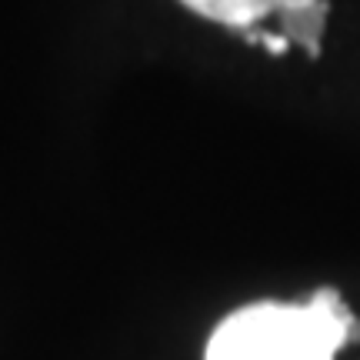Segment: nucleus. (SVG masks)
I'll list each match as a JSON object with an SVG mask.
<instances>
[{"label": "nucleus", "mask_w": 360, "mask_h": 360, "mask_svg": "<svg viewBox=\"0 0 360 360\" xmlns=\"http://www.w3.org/2000/svg\"><path fill=\"white\" fill-rule=\"evenodd\" d=\"M180 4L227 27H250L270 11H281V0H180Z\"/></svg>", "instance_id": "f257e3e1"}, {"label": "nucleus", "mask_w": 360, "mask_h": 360, "mask_svg": "<svg viewBox=\"0 0 360 360\" xmlns=\"http://www.w3.org/2000/svg\"><path fill=\"white\" fill-rule=\"evenodd\" d=\"M281 24L287 40L304 44L310 53H321V37L327 27V0H317L300 11H281Z\"/></svg>", "instance_id": "f03ea898"}, {"label": "nucleus", "mask_w": 360, "mask_h": 360, "mask_svg": "<svg viewBox=\"0 0 360 360\" xmlns=\"http://www.w3.org/2000/svg\"><path fill=\"white\" fill-rule=\"evenodd\" d=\"M317 0H281V11H300V7H310Z\"/></svg>", "instance_id": "7ed1b4c3"}]
</instances>
